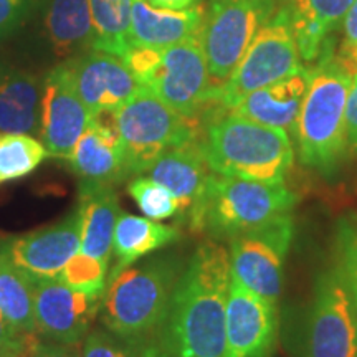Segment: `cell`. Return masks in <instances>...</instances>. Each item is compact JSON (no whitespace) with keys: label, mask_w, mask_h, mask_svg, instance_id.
<instances>
[{"label":"cell","mask_w":357,"mask_h":357,"mask_svg":"<svg viewBox=\"0 0 357 357\" xmlns=\"http://www.w3.org/2000/svg\"><path fill=\"white\" fill-rule=\"evenodd\" d=\"M82 357H141L139 352L105 329H93L82 344Z\"/></svg>","instance_id":"obj_32"},{"label":"cell","mask_w":357,"mask_h":357,"mask_svg":"<svg viewBox=\"0 0 357 357\" xmlns=\"http://www.w3.org/2000/svg\"><path fill=\"white\" fill-rule=\"evenodd\" d=\"M202 149L215 174L263 184H284L294 151L288 131L231 113L212 116L202 132Z\"/></svg>","instance_id":"obj_2"},{"label":"cell","mask_w":357,"mask_h":357,"mask_svg":"<svg viewBox=\"0 0 357 357\" xmlns=\"http://www.w3.org/2000/svg\"><path fill=\"white\" fill-rule=\"evenodd\" d=\"M91 12L95 43L93 50L124 56L131 50V7L132 0H88Z\"/></svg>","instance_id":"obj_27"},{"label":"cell","mask_w":357,"mask_h":357,"mask_svg":"<svg viewBox=\"0 0 357 357\" xmlns=\"http://www.w3.org/2000/svg\"><path fill=\"white\" fill-rule=\"evenodd\" d=\"M47 29L58 56L93 48L95 29L88 0H52Z\"/></svg>","instance_id":"obj_26"},{"label":"cell","mask_w":357,"mask_h":357,"mask_svg":"<svg viewBox=\"0 0 357 357\" xmlns=\"http://www.w3.org/2000/svg\"><path fill=\"white\" fill-rule=\"evenodd\" d=\"M230 252L215 240L200 243L174 289L162 324L141 357H229L225 307Z\"/></svg>","instance_id":"obj_1"},{"label":"cell","mask_w":357,"mask_h":357,"mask_svg":"<svg viewBox=\"0 0 357 357\" xmlns=\"http://www.w3.org/2000/svg\"><path fill=\"white\" fill-rule=\"evenodd\" d=\"M89 111L75 86L70 65H60L43 82L40 136L48 155L66 159L86 131Z\"/></svg>","instance_id":"obj_13"},{"label":"cell","mask_w":357,"mask_h":357,"mask_svg":"<svg viewBox=\"0 0 357 357\" xmlns=\"http://www.w3.org/2000/svg\"><path fill=\"white\" fill-rule=\"evenodd\" d=\"M303 357H357V310L336 271L314 287Z\"/></svg>","instance_id":"obj_11"},{"label":"cell","mask_w":357,"mask_h":357,"mask_svg":"<svg viewBox=\"0 0 357 357\" xmlns=\"http://www.w3.org/2000/svg\"><path fill=\"white\" fill-rule=\"evenodd\" d=\"M38 341V334L19 333L0 312V357H26Z\"/></svg>","instance_id":"obj_33"},{"label":"cell","mask_w":357,"mask_h":357,"mask_svg":"<svg viewBox=\"0 0 357 357\" xmlns=\"http://www.w3.org/2000/svg\"><path fill=\"white\" fill-rule=\"evenodd\" d=\"M346 139L347 149L357 153V75L352 78L349 98H347L346 105Z\"/></svg>","instance_id":"obj_35"},{"label":"cell","mask_w":357,"mask_h":357,"mask_svg":"<svg viewBox=\"0 0 357 357\" xmlns=\"http://www.w3.org/2000/svg\"><path fill=\"white\" fill-rule=\"evenodd\" d=\"M204 15V3L171 10L151 6L147 0H132L129 30L131 47L167 48L199 37Z\"/></svg>","instance_id":"obj_18"},{"label":"cell","mask_w":357,"mask_h":357,"mask_svg":"<svg viewBox=\"0 0 357 357\" xmlns=\"http://www.w3.org/2000/svg\"><path fill=\"white\" fill-rule=\"evenodd\" d=\"M178 236L181 234L174 227L123 212L114 227L113 257L116 265L111 270L109 278L134 265L142 257L174 243Z\"/></svg>","instance_id":"obj_24"},{"label":"cell","mask_w":357,"mask_h":357,"mask_svg":"<svg viewBox=\"0 0 357 357\" xmlns=\"http://www.w3.org/2000/svg\"><path fill=\"white\" fill-rule=\"evenodd\" d=\"M68 164L79 185H114L126 178L119 137L105 136L91 124L78 139Z\"/></svg>","instance_id":"obj_23"},{"label":"cell","mask_w":357,"mask_h":357,"mask_svg":"<svg viewBox=\"0 0 357 357\" xmlns=\"http://www.w3.org/2000/svg\"><path fill=\"white\" fill-rule=\"evenodd\" d=\"M225 331L229 357H270L278 341L275 305L230 278Z\"/></svg>","instance_id":"obj_14"},{"label":"cell","mask_w":357,"mask_h":357,"mask_svg":"<svg viewBox=\"0 0 357 357\" xmlns=\"http://www.w3.org/2000/svg\"><path fill=\"white\" fill-rule=\"evenodd\" d=\"M296 195L284 184L213 176L202 199L185 217L190 231L211 240H231L288 215Z\"/></svg>","instance_id":"obj_5"},{"label":"cell","mask_w":357,"mask_h":357,"mask_svg":"<svg viewBox=\"0 0 357 357\" xmlns=\"http://www.w3.org/2000/svg\"><path fill=\"white\" fill-rule=\"evenodd\" d=\"M42 86V79L30 73L0 79V134H40Z\"/></svg>","instance_id":"obj_22"},{"label":"cell","mask_w":357,"mask_h":357,"mask_svg":"<svg viewBox=\"0 0 357 357\" xmlns=\"http://www.w3.org/2000/svg\"><path fill=\"white\" fill-rule=\"evenodd\" d=\"M202 136L185 144L171 147L147 169L153 181L164 185L178 202V215L182 220L202 199L213 176L202 149Z\"/></svg>","instance_id":"obj_17"},{"label":"cell","mask_w":357,"mask_h":357,"mask_svg":"<svg viewBox=\"0 0 357 357\" xmlns=\"http://www.w3.org/2000/svg\"><path fill=\"white\" fill-rule=\"evenodd\" d=\"M24 0H0V35L7 32L19 19Z\"/></svg>","instance_id":"obj_37"},{"label":"cell","mask_w":357,"mask_h":357,"mask_svg":"<svg viewBox=\"0 0 357 357\" xmlns=\"http://www.w3.org/2000/svg\"><path fill=\"white\" fill-rule=\"evenodd\" d=\"M37 334L58 344H79L102 300L70 288L58 276H32Z\"/></svg>","instance_id":"obj_12"},{"label":"cell","mask_w":357,"mask_h":357,"mask_svg":"<svg viewBox=\"0 0 357 357\" xmlns=\"http://www.w3.org/2000/svg\"><path fill=\"white\" fill-rule=\"evenodd\" d=\"M278 10L276 0H212L199 30L217 95L229 82L258 30ZM218 106V105H217Z\"/></svg>","instance_id":"obj_8"},{"label":"cell","mask_w":357,"mask_h":357,"mask_svg":"<svg viewBox=\"0 0 357 357\" xmlns=\"http://www.w3.org/2000/svg\"><path fill=\"white\" fill-rule=\"evenodd\" d=\"M354 75L331 52L321 56L294 124L301 164L333 174L347 149L346 105Z\"/></svg>","instance_id":"obj_4"},{"label":"cell","mask_w":357,"mask_h":357,"mask_svg":"<svg viewBox=\"0 0 357 357\" xmlns=\"http://www.w3.org/2000/svg\"><path fill=\"white\" fill-rule=\"evenodd\" d=\"M68 65L89 114L101 109H119L141 86L123 58L113 53L91 50L68 61Z\"/></svg>","instance_id":"obj_16"},{"label":"cell","mask_w":357,"mask_h":357,"mask_svg":"<svg viewBox=\"0 0 357 357\" xmlns=\"http://www.w3.org/2000/svg\"><path fill=\"white\" fill-rule=\"evenodd\" d=\"M131 195L141 212L151 220H166L178 213V202L166 187L151 177H136L128 184Z\"/></svg>","instance_id":"obj_30"},{"label":"cell","mask_w":357,"mask_h":357,"mask_svg":"<svg viewBox=\"0 0 357 357\" xmlns=\"http://www.w3.org/2000/svg\"><path fill=\"white\" fill-rule=\"evenodd\" d=\"M8 255L32 276H58L79 252L82 208H75L63 220L3 242Z\"/></svg>","instance_id":"obj_15"},{"label":"cell","mask_w":357,"mask_h":357,"mask_svg":"<svg viewBox=\"0 0 357 357\" xmlns=\"http://www.w3.org/2000/svg\"><path fill=\"white\" fill-rule=\"evenodd\" d=\"M123 60L141 86L178 114L200 119L202 111L217 106L199 37L167 48L131 47Z\"/></svg>","instance_id":"obj_6"},{"label":"cell","mask_w":357,"mask_h":357,"mask_svg":"<svg viewBox=\"0 0 357 357\" xmlns=\"http://www.w3.org/2000/svg\"><path fill=\"white\" fill-rule=\"evenodd\" d=\"M356 0H293L291 24L298 52L306 61L331 48L329 33L344 22Z\"/></svg>","instance_id":"obj_20"},{"label":"cell","mask_w":357,"mask_h":357,"mask_svg":"<svg viewBox=\"0 0 357 357\" xmlns=\"http://www.w3.org/2000/svg\"><path fill=\"white\" fill-rule=\"evenodd\" d=\"M291 238L293 220L289 213L261 229L231 238V278L276 305L283 287V263Z\"/></svg>","instance_id":"obj_10"},{"label":"cell","mask_w":357,"mask_h":357,"mask_svg":"<svg viewBox=\"0 0 357 357\" xmlns=\"http://www.w3.org/2000/svg\"><path fill=\"white\" fill-rule=\"evenodd\" d=\"M108 268V261H101L78 252L77 255L70 258L58 278L77 291L102 300L106 293V281H108L106 280Z\"/></svg>","instance_id":"obj_29"},{"label":"cell","mask_w":357,"mask_h":357,"mask_svg":"<svg viewBox=\"0 0 357 357\" xmlns=\"http://www.w3.org/2000/svg\"><path fill=\"white\" fill-rule=\"evenodd\" d=\"M116 116L124 177L144 176L171 147L202 136L200 119L178 114L144 86H139Z\"/></svg>","instance_id":"obj_7"},{"label":"cell","mask_w":357,"mask_h":357,"mask_svg":"<svg viewBox=\"0 0 357 357\" xmlns=\"http://www.w3.org/2000/svg\"><path fill=\"white\" fill-rule=\"evenodd\" d=\"M47 158L43 142L30 134H0V184L30 176Z\"/></svg>","instance_id":"obj_28"},{"label":"cell","mask_w":357,"mask_h":357,"mask_svg":"<svg viewBox=\"0 0 357 357\" xmlns=\"http://www.w3.org/2000/svg\"><path fill=\"white\" fill-rule=\"evenodd\" d=\"M336 275L357 310V223L344 222L339 227Z\"/></svg>","instance_id":"obj_31"},{"label":"cell","mask_w":357,"mask_h":357,"mask_svg":"<svg viewBox=\"0 0 357 357\" xmlns=\"http://www.w3.org/2000/svg\"><path fill=\"white\" fill-rule=\"evenodd\" d=\"M300 68L291 8L281 7L270 22L258 30L229 82L218 91L217 105L230 111L250 93L280 82Z\"/></svg>","instance_id":"obj_9"},{"label":"cell","mask_w":357,"mask_h":357,"mask_svg":"<svg viewBox=\"0 0 357 357\" xmlns=\"http://www.w3.org/2000/svg\"><path fill=\"white\" fill-rule=\"evenodd\" d=\"M182 271L181 261L172 257L154 258L119 271L106 281L102 324L139 352L166 318Z\"/></svg>","instance_id":"obj_3"},{"label":"cell","mask_w":357,"mask_h":357,"mask_svg":"<svg viewBox=\"0 0 357 357\" xmlns=\"http://www.w3.org/2000/svg\"><path fill=\"white\" fill-rule=\"evenodd\" d=\"M82 245L79 253L108 261L113 257V236L119 199L113 185H79Z\"/></svg>","instance_id":"obj_21"},{"label":"cell","mask_w":357,"mask_h":357,"mask_svg":"<svg viewBox=\"0 0 357 357\" xmlns=\"http://www.w3.org/2000/svg\"><path fill=\"white\" fill-rule=\"evenodd\" d=\"M342 26H344V43L337 58L352 75H357V0L347 12Z\"/></svg>","instance_id":"obj_34"},{"label":"cell","mask_w":357,"mask_h":357,"mask_svg":"<svg viewBox=\"0 0 357 357\" xmlns=\"http://www.w3.org/2000/svg\"><path fill=\"white\" fill-rule=\"evenodd\" d=\"M151 6L159 8H171V10H182V8L190 7L194 0H147Z\"/></svg>","instance_id":"obj_38"},{"label":"cell","mask_w":357,"mask_h":357,"mask_svg":"<svg viewBox=\"0 0 357 357\" xmlns=\"http://www.w3.org/2000/svg\"><path fill=\"white\" fill-rule=\"evenodd\" d=\"M0 312L22 334H37L32 275L17 266L0 242Z\"/></svg>","instance_id":"obj_25"},{"label":"cell","mask_w":357,"mask_h":357,"mask_svg":"<svg viewBox=\"0 0 357 357\" xmlns=\"http://www.w3.org/2000/svg\"><path fill=\"white\" fill-rule=\"evenodd\" d=\"M311 77L312 68L301 66L289 77L250 93L230 111L265 126L294 129Z\"/></svg>","instance_id":"obj_19"},{"label":"cell","mask_w":357,"mask_h":357,"mask_svg":"<svg viewBox=\"0 0 357 357\" xmlns=\"http://www.w3.org/2000/svg\"><path fill=\"white\" fill-rule=\"evenodd\" d=\"M26 357H29V356H26Z\"/></svg>","instance_id":"obj_39"},{"label":"cell","mask_w":357,"mask_h":357,"mask_svg":"<svg viewBox=\"0 0 357 357\" xmlns=\"http://www.w3.org/2000/svg\"><path fill=\"white\" fill-rule=\"evenodd\" d=\"M29 357H82L78 344H58V342L38 341L30 351Z\"/></svg>","instance_id":"obj_36"}]
</instances>
